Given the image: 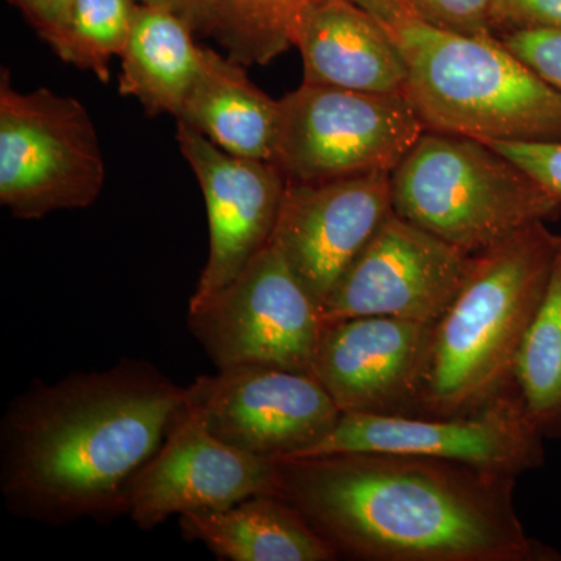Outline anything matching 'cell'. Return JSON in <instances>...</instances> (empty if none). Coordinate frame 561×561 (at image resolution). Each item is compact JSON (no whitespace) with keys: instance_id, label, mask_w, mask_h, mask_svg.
I'll list each match as a JSON object with an SVG mask.
<instances>
[{"instance_id":"1","label":"cell","mask_w":561,"mask_h":561,"mask_svg":"<svg viewBox=\"0 0 561 561\" xmlns=\"http://www.w3.org/2000/svg\"><path fill=\"white\" fill-rule=\"evenodd\" d=\"M278 496L335 552L364 561H559L527 535L513 476L383 453L278 459Z\"/></svg>"},{"instance_id":"2","label":"cell","mask_w":561,"mask_h":561,"mask_svg":"<svg viewBox=\"0 0 561 561\" xmlns=\"http://www.w3.org/2000/svg\"><path fill=\"white\" fill-rule=\"evenodd\" d=\"M183 405L184 387L146 360L36 381L2 421L7 507L54 526L124 515L131 479Z\"/></svg>"},{"instance_id":"3","label":"cell","mask_w":561,"mask_h":561,"mask_svg":"<svg viewBox=\"0 0 561 561\" xmlns=\"http://www.w3.org/2000/svg\"><path fill=\"white\" fill-rule=\"evenodd\" d=\"M561 247L545 221L474 256L456 300L434 324L420 415L478 411L515 386L516 356Z\"/></svg>"},{"instance_id":"4","label":"cell","mask_w":561,"mask_h":561,"mask_svg":"<svg viewBox=\"0 0 561 561\" xmlns=\"http://www.w3.org/2000/svg\"><path fill=\"white\" fill-rule=\"evenodd\" d=\"M408 65L405 98L430 131L491 142H561V94L496 36L416 16L386 25Z\"/></svg>"},{"instance_id":"5","label":"cell","mask_w":561,"mask_h":561,"mask_svg":"<svg viewBox=\"0 0 561 561\" xmlns=\"http://www.w3.org/2000/svg\"><path fill=\"white\" fill-rule=\"evenodd\" d=\"M398 216L468 254L561 216V201L483 140L426 130L391 172Z\"/></svg>"},{"instance_id":"6","label":"cell","mask_w":561,"mask_h":561,"mask_svg":"<svg viewBox=\"0 0 561 561\" xmlns=\"http://www.w3.org/2000/svg\"><path fill=\"white\" fill-rule=\"evenodd\" d=\"M105 184L98 131L83 103L0 77V203L18 219L88 208Z\"/></svg>"},{"instance_id":"7","label":"cell","mask_w":561,"mask_h":561,"mask_svg":"<svg viewBox=\"0 0 561 561\" xmlns=\"http://www.w3.org/2000/svg\"><path fill=\"white\" fill-rule=\"evenodd\" d=\"M424 131L405 94L302 83L279 101L272 162L287 183L391 173Z\"/></svg>"},{"instance_id":"8","label":"cell","mask_w":561,"mask_h":561,"mask_svg":"<svg viewBox=\"0 0 561 561\" xmlns=\"http://www.w3.org/2000/svg\"><path fill=\"white\" fill-rule=\"evenodd\" d=\"M190 327L219 370L257 364L312 375L324 324L289 262L268 242L238 278L190 309Z\"/></svg>"},{"instance_id":"9","label":"cell","mask_w":561,"mask_h":561,"mask_svg":"<svg viewBox=\"0 0 561 561\" xmlns=\"http://www.w3.org/2000/svg\"><path fill=\"white\" fill-rule=\"evenodd\" d=\"M339 453L430 457L519 478L545 463V438L512 386L463 415L342 413L334 430L298 457Z\"/></svg>"},{"instance_id":"10","label":"cell","mask_w":561,"mask_h":561,"mask_svg":"<svg viewBox=\"0 0 561 561\" xmlns=\"http://www.w3.org/2000/svg\"><path fill=\"white\" fill-rule=\"evenodd\" d=\"M184 402L206 430L239 451L290 459L323 440L342 411L312 375L245 364L198 376Z\"/></svg>"},{"instance_id":"11","label":"cell","mask_w":561,"mask_h":561,"mask_svg":"<svg viewBox=\"0 0 561 561\" xmlns=\"http://www.w3.org/2000/svg\"><path fill=\"white\" fill-rule=\"evenodd\" d=\"M474 256L393 210L324 301L321 320L382 316L435 324L463 287Z\"/></svg>"},{"instance_id":"12","label":"cell","mask_w":561,"mask_h":561,"mask_svg":"<svg viewBox=\"0 0 561 561\" xmlns=\"http://www.w3.org/2000/svg\"><path fill=\"white\" fill-rule=\"evenodd\" d=\"M260 494H278V461L220 442L184 402L161 448L131 479L127 513L140 530H151L172 515L217 511Z\"/></svg>"},{"instance_id":"13","label":"cell","mask_w":561,"mask_h":561,"mask_svg":"<svg viewBox=\"0 0 561 561\" xmlns=\"http://www.w3.org/2000/svg\"><path fill=\"white\" fill-rule=\"evenodd\" d=\"M390 176L378 172L323 183H287L271 242L320 311L393 213Z\"/></svg>"},{"instance_id":"14","label":"cell","mask_w":561,"mask_h":561,"mask_svg":"<svg viewBox=\"0 0 561 561\" xmlns=\"http://www.w3.org/2000/svg\"><path fill=\"white\" fill-rule=\"evenodd\" d=\"M176 140L208 210L209 256L190 302V309H197L271 242L287 180L273 162L228 153L181 121Z\"/></svg>"},{"instance_id":"15","label":"cell","mask_w":561,"mask_h":561,"mask_svg":"<svg viewBox=\"0 0 561 561\" xmlns=\"http://www.w3.org/2000/svg\"><path fill=\"white\" fill-rule=\"evenodd\" d=\"M434 324L354 317L324 324L312 375L342 413L420 415Z\"/></svg>"},{"instance_id":"16","label":"cell","mask_w":561,"mask_h":561,"mask_svg":"<svg viewBox=\"0 0 561 561\" xmlns=\"http://www.w3.org/2000/svg\"><path fill=\"white\" fill-rule=\"evenodd\" d=\"M294 46L302 83L373 94H405L408 65L381 21L353 0H320L302 18Z\"/></svg>"},{"instance_id":"17","label":"cell","mask_w":561,"mask_h":561,"mask_svg":"<svg viewBox=\"0 0 561 561\" xmlns=\"http://www.w3.org/2000/svg\"><path fill=\"white\" fill-rule=\"evenodd\" d=\"M184 537L231 561H334L339 553L278 494L180 516Z\"/></svg>"},{"instance_id":"18","label":"cell","mask_w":561,"mask_h":561,"mask_svg":"<svg viewBox=\"0 0 561 561\" xmlns=\"http://www.w3.org/2000/svg\"><path fill=\"white\" fill-rule=\"evenodd\" d=\"M176 119L236 157L268 162L275 157L279 101L260 90L242 65L208 47Z\"/></svg>"},{"instance_id":"19","label":"cell","mask_w":561,"mask_h":561,"mask_svg":"<svg viewBox=\"0 0 561 561\" xmlns=\"http://www.w3.org/2000/svg\"><path fill=\"white\" fill-rule=\"evenodd\" d=\"M190 22L161 7L136 9L130 39L122 54L121 94L142 105L147 116L179 117L202 68L203 47Z\"/></svg>"},{"instance_id":"20","label":"cell","mask_w":561,"mask_h":561,"mask_svg":"<svg viewBox=\"0 0 561 561\" xmlns=\"http://www.w3.org/2000/svg\"><path fill=\"white\" fill-rule=\"evenodd\" d=\"M513 381L545 438H561V247L551 283L516 356Z\"/></svg>"},{"instance_id":"21","label":"cell","mask_w":561,"mask_h":561,"mask_svg":"<svg viewBox=\"0 0 561 561\" xmlns=\"http://www.w3.org/2000/svg\"><path fill=\"white\" fill-rule=\"evenodd\" d=\"M320 0H210L208 35L242 66H265L294 46L305 14Z\"/></svg>"},{"instance_id":"22","label":"cell","mask_w":561,"mask_h":561,"mask_svg":"<svg viewBox=\"0 0 561 561\" xmlns=\"http://www.w3.org/2000/svg\"><path fill=\"white\" fill-rule=\"evenodd\" d=\"M135 0H73L69 20L47 44L62 61L110 80L111 58L122 57L135 22Z\"/></svg>"},{"instance_id":"23","label":"cell","mask_w":561,"mask_h":561,"mask_svg":"<svg viewBox=\"0 0 561 561\" xmlns=\"http://www.w3.org/2000/svg\"><path fill=\"white\" fill-rule=\"evenodd\" d=\"M413 16L443 31L494 36L490 14L493 0H404Z\"/></svg>"},{"instance_id":"24","label":"cell","mask_w":561,"mask_h":561,"mask_svg":"<svg viewBox=\"0 0 561 561\" xmlns=\"http://www.w3.org/2000/svg\"><path fill=\"white\" fill-rule=\"evenodd\" d=\"M497 39L561 94V31H516Z\"/></svg>"},{"instance_id":"25","label":"cell","mask_w":561,"mask_h":561,"mask_svg":"<svg viewBox=\"0 0 561 561\" xmlns=\"http://www.w3.org/2000/svg\"><path fill=\"white\" fill-rule=\"evenodd\" d=\"M490 25L496 38L516 31H561V0H493Z\"/></svg>"},{"instance_id":"26","label":"cell","mask_w":561,"mask_h":561,"mask_svg":"<svg viewBox=\"0 0 561 561\" xmlns=\"http://www.w3.org/2000/svg\"><path fill=\"white\" fill-rule=\"evenodd\" d=\"M491 147L534 176L561 201V142H512L491 140Z\"/></svg>"},{"instance_id":"27","label":"cell","mask_w":561,"mask_h":561,"mask_svg":"<svg viewBox=\"0 0 561 561\" xmlns=\"http://www.w3.org/2000/svg\"><path fill=\"white\" fill-rule=\"evenodd\" d=\"M38 31L41 38L49 41L65 27L73 0H14Z\"/></svg>"},{"instance_id":"28","label":"cell","mask_w":561,"mask_h":561,"mask_svg":"<svg viewBox=\"0 0 561 561\" xmlns=\"http://www.w3.org/2000/svg\"><path fill=\"white\" fill-rule=\"evenodd\" d=\"M142 5L161 7L190 22L194 31H208L210 0H138Z\"/></svg>"},{"instance_id":"29","label":"cell","mask_w":561,"mask_h":561,"mask_svg":"<svg viewBox=\"0 0 561 561\" xmlns=\"http://www.w3.org/2000/svg\"><path fill=\"white\" fill-rule=\"evenodd\" d=\"M353 2L367 10L383 25L393 24L405 16H413L404 0H353Z\"/></svg>"}]
</instances>
